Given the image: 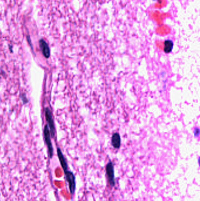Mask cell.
Returning a JSON list of instances; mask_svg holds the SVG:
<instances>
[{"label":"cell","mask_w":200,"mask_h":201,"mask_svg":"<svg viewBox=\"0 0 200 201\" xmlns=\"http://www.w3.org/2000/svg\"><path fill=\"white\" fill-rule=\"evenodd\" d=\"M43 135H44V139L47 145L48 150V155L50 158H52L53 155V148L52 146V144L51 142V138H50V132L48 128V125H46L44 127L43 129Z\"/></svg>","instance_id":"cell-1"},{"label":"cell","mask_w":200,"mask_h":201,"mask_svg":"<svg viewBox=\"0 0 200 201\" xmlns=\"http://www.w3.org/2000/svg\"><path fill=\"white\" fill-rule=\"evenodd\" d=\"M45 118L46 120L48 122V128L50 129V136L52 138L55 137V124L54 121L52 118V114L50 111V109L48 107H46L45 108Z\"/></svg>","instance_id":"cell-2"},{"label":"cell","mask_w":200,"mask_h":201,"mask_svg":"<svg viewBox=\"0 0 200 201\" xmlns=\"http://www.w3.org/2000/svg\"><path fill=\"white\" fill-rule=\"evenodd\" d=\"M106 175L108 176L109 184L112 187H114L116 185L115 181V169L113 162L112 161H109L106 167Z\"/></svg>","instance_id":"cell-3"},{"label":"cell","mask_w":200,"mask_h":201,"mask_svg":"<svg viewBox=\"0 0 200 201\" xmlns=\"http://www.w3.org/2000/svg\"><path fill=\"white\" fill-rule=\"evenodd\" d=\"M64 173L65 175L67 182L69 185L70 192L72 195H74L76 189V179H75V175L72 171L69 170H67Z\"/></svg>","instance_id":"cell-4"},{"label":"cell","mask_w":200,"mask_h":201,"mask_svg":"<svg viewBox=\"0 0 200 201\" xmlns=\"http://www.w3.org/2000/svg\"><path fill=\"white\" fill-rule=\"evenodd\" d=\"M39 44L42 55L45 58H49L50 57V51L48 43L43 39H41L39 41Z\"/></svg>","instance_id":"cell-5"},{"label":"cell","mask_w":200,"mask_h":201,"mask_svg":"<svg viewBox=\"0 0 200 201\" xmlns=\"http://www.w3.org/2000/svg\"><path fill=\"white\" fill-rule=\"evenodd\" d=\"M57 153H58V157L60 163L61 167L62 168L64 172H65L68 170L67 164V160L59 148H57Z\"/></svg>","instance_id":"cell-6"},{"label":"cell","mask_w":200,"mask_h":201,"mask_svg":"<svg viewBox=\"0 0 200 201\" xmlns=\"http://www.w3.org/2000/svg\"><path fill=\"white\" fill-rule=\"evenodd\" d=\"M112 144L113 146L116 149H119L120 147L121 138H120V136L119 133L116 132L112 135Z\"/></svg>","instance_id":"cell-7"},{"label":"cell","mask_w":200,"mask_h":201,"mask_svg":"<svg viewBox=\"0 0 200 201\" xmlns=\"http://www.w3.org/2000/svg\"><path fill=\"white\" fill-rule=\"evenodd\" d=\"M174 43L170 40H167L164 43V51L166 54L170 53L173 49Z\"/></svg>","instance_id":"cell-8"},{"label":"cell","mask_w":200,"mask_h":201,"mask_svg":"<svg viewBox=\"0 0 200 201\" xmlns=\"http://www.w3.org/2000/svg\"><path fill=\"white\" fill-rule=\"evenodd\" d=\"M21 100H22L24 104H27V103L28 102L29 100H28V98H27V97H26L25 93H23L22 95H21Z\"/></svg>","instance_id":"cell-9"},{"label":"cell","mask_w":200,"mask_h":201,"mask_svg":"<svg viewBox=\"0 0 200 201\" xmlns=\"http://www.w3.org/2000/svg\"><path fill=\"white\" fill-rule=\"evenodd\" d=\"M27 39H28V42H29V45L31 47V48H33V46H32V44H31V40H30V38H29V36L27 35Z\"/></svg>","instance_id":"cell-10"},{"label":"cell","mask_w":200,"mask_h":201,"mask_svg":"<svg viewBox=\"0 0 200 201\" xmlns=\"http://www.w3.org/2000/svg\"><path fill=\"white\" fill-rule=\"evenodd\" d=\"M153 1H156V0H153Z\"/></svg>","instance_id":"cell-11"}]
</instances>
